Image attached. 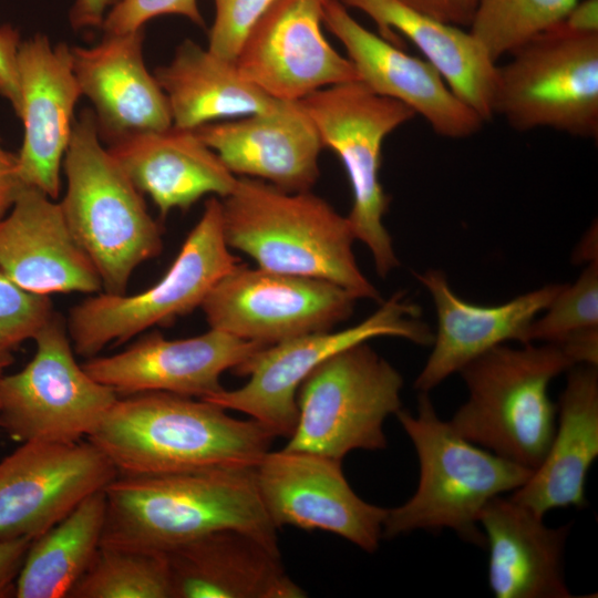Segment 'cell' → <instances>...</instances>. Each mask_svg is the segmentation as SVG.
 Masks as SVG:
<instances>
[{"label":"cell","mask_w":598,"mask_h":598,"mask_svg":"<svg viewBox=\"0 0 598 598\" xmlns=\"http://www.w3.org/2000/svg\"><path fill=\"white\" fill-rule=\"evenodd\" d=\"M169 392L118 396L86 440L121 476L255 466L276 436L259 422Z\"/></svg>","instance_id":"cell-1"},{"label":"cell","mask_w":598,"mask_h":598,"mask_svg":"<svg viewBox=\"0 0 598 598\" xmlns=\"http://www.w3.org/2000/svg\"><path fill=\"white\" fill-rule=\"evenodd\" d=\"M101 545L165 553L209 533L234 528L277 544L255 466L121 476L105 488Z\"/></svg>","instance_id":"cell-2"},{"label":"cell","mask_w":598,"mask_h":598,"mask_svg":"<svg viewBox=\"0 0 598 598\" xmlns=\"http://www.w3.org/2000/svg\"><path fill=\"white\" fill-rule=\"evenodd\" d=\"M220 202L226 244L248 255L257 267L323 279L358 299L382 301L358 266L348 218L323 198L238 177Z\"/></svg>","instance_id":"cell-3"},{"label":"cell","mask_w":598,"mask_h":598,"mask_svg":"<svg viewBox=\"0 0 598 598\" xmlns=\"http://www.w3.org/2000/svg\"><path fill=\"white\" fill-rule=\"evenodd\" d=\"M62 169L60 206L73 238L94 265L102 291L126 293L134 270L161 254L162 231L143 194L102 145L90 109L75 118Z\"/></svg>","instance_id":"cell-4"},{"label":"cell","mask_w":598,"mask_h":598,"mask_svg":"<svg viewBox=\"0 0 598 598\" xmlns=\"http://www.w3.org/2000/svg\"><path fill=\"white\" fill-rule=\"evenodd\" d=\"M395 414L416 451L420 481L408 502L388 509L382 537L451 528L463 540L486 546L477 526L483 507L524 485L533 470L462 437L439 417L426 392L419 394L416 415L402 409Z\"/></svg>","instance_id":"cell-5"},{"label":"cell","mask_w":598,"mask_h":598,"mask_svg":"<svg viewBox=\"0 0 598 598\" xmlns=\"http://www.w3.org/2000/svg\"><path fill=\"white\" fill-rule=\"evenodd\" d=\"M574 365L556 342L496 346L458 371L468 398L448 423L468 442L534 471L556 427L549 383Z\"/></svg>","instance_id":"cell-6"},{"label":"cell","mask_w":598,"mask_h":598,"mask_svg":"<svg viewBox=\"0 0 598 598\" xmlns=\"http://www.w3.org/2000/svg\"><path fill=\"white\" fill-rule=\"evenodd\" d=\"M239 264L224 238L221 202L212 196L155 285L135 295L100 291L70 309L65 324L75 354L93 358L111 343L125 342L190 313Z\"/></svg>","instance_id":"cell-7"},{"label":"cell","mask_w":598,"mask_h":598,"mask_svg":"<svg viewBox=\"0 0 598 598\" xmlns=\"http://www.w3.org/2000/svg\"><path fill=\"white\" fill-rule=\"evenodd\" d=\"M497 65L493 114L517 131L553 128L598 136V33L561 21L537 34Z\"/></svg>","instance_id":"cell-8"},{"label":"cell","mask_w":598,"mask_h":598,"mask_svg":"<svg viewBox=\"0 0 598 598\" xmlns=\"http://www.w3.org/2000/svg\"><path fill=\"white\" fill-rule=\"evenodd\" d=\"M316 125L323 147L341 161L351 187L347 216L354 239L371 252L385 277L399 266L383 224L389 196L380 182L382 147L393 131L415 116L405 104L381 96L359 80L320 89L299 101Z\"/></svg>","instance_id":"cell-9"},{"label":"cell","mask_w":598,"mask_h":598,"mask_svg":"<svg viewBox=\"0 0 598 598\" xmlns=\"http://www.w3.org/2000/svg\"><path fill=\"white\" fill-rule=\"evenodd\" d=\"M368 342L337 352L305 378L285 450L342 461L353 450L386 446L383 423L401 409L403 379Z\"/></svg>","instance_id":"cell-10"},{"label":"cell","mask_w":598,"mask_h":598,"mask_svg":"<svg viewBox=\"0 0 598 598\" xmlns=\"http://www.w3.org/2000/svg\"><path fill=\"white\" fill-rule=\"evenodd\" d=\"M380 303L372 315L350 328L309 333L261 348L234 370L238 375H248L243 386L223 389L203 400L245 413L275 436L289 439L298 422V388L323 360L379 337L432 344L434 334L420 320V307L403 291Z\"/></svg>","instance_id":"cell-11"},{"label":"cell","mask_w":598,"mask_h":598,"mask_svg":"<svg viewBox=\"0 0 598 598\" xmlns=\"http://www.w3.org/2000/svg\"><path fill=\"white\" fill-rule=\"evenodd\" d=\"M35 352L20 371L0 377V427L17 442H76L86 437L118 399L74 358L60 316L33 338Z\"/></svg>","instance_id":"cell-12"},{"label":"cell","mask_w":598,"mask_h":598,"mask_svg":"<svg viewBox=\"0 0 598 598\" xmlns=\"http://www.w3.org/2000/svg\"><path fill=\"white\" fill-rule=\"evenodd\" d=\"M357 300L323 279L240 262L213 287L200 308L212 329L270 346L331 330L351 316Z\"/></svg>","instance_id":"cell-13"},{"label":"cell","mask_w":598,"mask_h":598,"mask_svg":"<svg viewBox=\"0 0 598 598\" xmlns=\"http://www.w3.org/2000/svg\"><path fill=\"white\" fill-rule=\"evenodd\" d=\"M116 476L87 440L23 442L0 461V537H38Z\"/></svg>","instance_id":"cell-14"},{"label":"cell","mask_w":598,"mask_h":598,"mask_svg":"<svg viewBox=\"0 0 598 598\" xmlns=\"http://www.w3.org/2000/svg\"><path fill=\"white\" fill-rule=\"evenodd\" d=\"M255 478L276 528L321 529L368 553L378 549L388 509L354 493L341 461L301 451H268L255 465Z\"/></svg>","instance_id":"cell-15"},{"label":"cell","mask_w":598,"mask_h":598,"mask_svg":"<svg viewBox=\"0 0 598 598\" xmlns=\"http://www.w3.org/2000/svg\"><path fill=\"white\" fill-rule=\"evenodd\" d=\"M323 0H276L245 40L235 64L277 100L300 101L342 82L358 80L347 56L322 32Z\"/></svg>","instance_id":"cell-16"},{"label":"cell","mask_w":598,"mask_h":598,"mask_svg":"<svg viewBox=\"0 0 598 598\" xmlns=\"http://www.w3.org/2000/svg\"><path fill=\"white\" fill-rule=\"evenodd\" d=\"M17 75V115L23 124V141L17 154L19 176L25 186L56 199L74 110L82 96L71 47L64 42L52 44L45 34L35 33L18 47Z\"/></svg>","instance_id":"cell-17"},{"label":"cell","mask_w":598,"mask_h":598,"mask_svg":"<svg viewBox=\"0 0 598 598\" xmlns=\"http://www.w3.org/2000/svg\"><path fill=\"white\" fill-rule=\"evenodd\" d=\"M322 23L346 49L359 81L409 106L437 135L462 140L482 128L483 118L452 92L429 61L364 28L340 0H323Z\"/></svg>","instance_id":"cell-18"},{"label":"cell","mask_w":598,"mask_h":598,"mask_svg":"<svg viewBox=\"0 0 598 598\" xmlns=\"http://www.w3.org/2000/svg\"><path fill=\"white\" fill-rule=\"evenodd\" d=\"M266 346L216 329L186 339L143 336L124 351L82 364L95 381L118 395L169 392L197 399L220 390V377Z\"/></svg>","instance_id":"cell-19"},{"label":"cell","mask_w":598,"mask_h":598,"mask_svg":"<svg viewBox=\"0 0 598 598\" xmlns=\"http://www.w3.org/2000/svg\"><path fill=\"white\" fill-rule=\"evenodd\" d=\"M196 134L237 177L307 192L319 175L320 135L299 101L281 100L265 112L205 124Z\"/></svg>","instance_id":"cell-20"},{"label":"cell","mask_w":598,"mask_h":598,"mask_svg":"<svg viewBox=\"0 0 598 598\" xmlns=\"http://www.w3.org/2000/svg\"><path fill=\"white\" fill-rule=\"evenodd\" d=\"M0 270L37 295L102 291L99 274L73 238L60 203L30 186L0 219Z\"/></svg>","instance_id":"cell-21"},{"label":"cell","mask_w":598,"mask_h":598,"mask_svg":"<svg viewBox=\"0 0 598 598\" xmlns=\"http://www.w3.org/2000/svg\"><path fill=\"white\" fill-rule=\"evenodd\" d=\"M144 29L104 33L92 47H71L81 94L90 100L106 144L173 125L165 93L143 59Z\"/></svg>","instance_id":"cell-22"},{"label":"cell","mask_w":598,"mask_h":598,"mask_svg":"<svg viewBox=\"0 0 598 598\" xmlns=\"http://www.w3.org/2000/svg\"><path fill=\"white\" fill-rule=\"evenodd\" d=\"M430 292L437 316L433 350L414 388L429 392L473 359L506 341L526 343L530 323L545 311L565 283H550L497 306L465 301L437 269L415 274Z\"/></svg>","instance_id":"cell-23"},{"label":"cell","mask_w":598,"mask_h":598,"mask_svg":"<svg viewBox=\"0 0 598 598\" xmlns=\"http://www.w3.org/2000/svg\"><path fill=\"white\" fill-rule=\"evenodd\" d=\"M172 598H302L278 544L227 528L165 551Z\"/></svg>","instance_id":"cell-24"},{"label":"cell","mask_w":598,"mask_h":598,"mask_svg":"<svg viewBox=\"0 0 598 598\" xmlns=\"http://www.w3.org/2000/svg\"><path fill=\"white\" fill-rule=\"evenodd\" d=\"M135 187L151 197L162 217L188 209L206 195L228 196L238 177L194 130L174 125L106 144Z\"/></svg>","instance_id":"cell-25"},{"label":"cell","mask_w":598,"mask_h":598,"mask_svg":"<svg viewBox=\"0 0 598 598\" xmlns=\"http://www.w3.org/2000/svg\"><path fill=\"white\" fill-rule=\"evenodd\" d=\"M489 550L488 584L496 598H570L563 555L570 525L550 528L543 516L502 495L480 514Z\"/></svg>","instance_id":"cell-26"},{"label":"cell","mask_w":598,"mask_h":598,"mask_svg":"<svg viewBox=\"0 0 598 598\" xmlns=\"http://www.w3.org/2000/svg\"><path fill=\"white\" fill-rule=\"evenodd\" d=\"M568 372L546 455L511 496L542 516L554 508L586 506V478L598 455V368L577 364Z\"/></svg>","instance_id":"cell-27"},{"label":"cell","mask_w":598,"mask_h":598,"mask_svg":"<svg viewBox=\"0 0 598 598\" xmlns=\"http://www.w3.org/2000/svg\"><path fill=\"white\" fill-rule=\"evenodd\" d=\"M378 25L392 42L394 31L410 40L442 75L452 92L484 122L493 114L497 64L464 28L442 22L399 0H340Z\"/></svg>","instance_id":"cell-28"},{"label":"cell","mask_w":598,"mask_h":598,"mask_svg":"<svg viewBox=\"0 0 598 598\" xmlns=\"http://www.w3.org/2000/svg\"><path fill=\"white\" fill-rule=\"evenodd\" d=\"M153 74L166 95L173 125L179 128L265 112L281 101L246 79L235 62L192 40L183 41Z\"/></svg>","instance_id":"cell-29"},{"label":"cell","mask_w":598,"mask_h":598,"mask_svg":"<svg viewBox=\"0 0 598 598\" xmlns=\"http://www.w3.org/2000/svg\"><path fill=\"white\" fill-rule=\"evenodd\" d=\"M106 516L104 489L82 501L68 516L31 540L14 597H68L101 545Z\"/></svg>","instance_id":"cell-30"},{"label":"cell","mask_w":598,"mask_h":598,"mask_svg":"<svg viewBox=\"0 0 598 598\" xmlns=\"http://www.w3.org/2000/svg\"><path fill=\"white\" fill-rule=\"evenodd\" d=\"M69 598H172L166 555L100 545Z\"/></svg>","instance_id":"cell-31"},{"label":"cell","mask_w":598,"mask_h":598,"mask_svg":"<svg viewBox=\"0 0 598 598\" xmlns=\"http://www.w3.org/2000/svg\"><path fill=\"white\" fill-rule=\"evenodd\" d=\"M578 0H476L468 31L494 62L563 21Z\"/></svg>","instance_id":"cell-32"},{"label":"cell","mask_w":598,"mask_h":598,"mask_svg":"<svg viewBox=\"0 0 598 598\" xmlns=\"http://www.w3.org/2000/svg\"><path fill=\"white\" fill-rule=\"evenodd\" d=\"M543 312L530 323L526 343L559 342L598 327V261H590L574 283H565Z\"/></svg>","instance_id":"cell-33"},{"label":"cell","mask_w":598,"mask_h":598,"mask_svg":"<svg viewBox=\"0 0 598 598\" xmlns=\"http://www.w3.org/2000/svg\"><path fill=\"white\" fill-rule=\"evenodd\" d=\"M54 313L49 296L21 288L0 270V349L33 339Z\"/></svg>","instance_id":"cell-34"},{"label":"cell","mask_w":598,"mask_h":598,"mask_svg":"<svg viewBox=\"0 0 598 598\" xmlns=\"http://www.w3.org/2000/svg\"><path fill=\"white\" fill-rule=\"evenodd\" d=\"M214 22L207 49L235 62L250 31L276 0H213Z\"/></svg>","instance_id":"cell-35"},{"label":"cell","mask_w":598,"mask_h":598,"mask_svg":"<svg viewBox=\"0 0 598 598\" xmlns=\"http://www.w3.org/2000/svg\"><path fill=\"white\" fill-rule=\"evenodd\" d=\"M181 16L198 27L205 21L197 0H118L107 12L103 33H128L144 29L145 23L161 16Z\"/></svg>","instance_id":"cell-36"},{"label":"cell","mask_w":598,"mask_h":598,"mask_svg":"<svg viewBox=\"0 0 598 598\" xmlns=\"http://www.w3.org/2000/svg\"><path fill=\"white\" fill-rule=\"evenodd\" d=\"M20 35L9 24L0 27V95L8 100L16 114L19 111L17 52Z\"/></svg>","instance_id":"cell-37"},{"label":"cell","mask_w":598,"mask_h":598,"mask_svg":"<svg viewBox=\"0 0 598 598\" xmlns=\"http://www.w3.org/2000/svg\"><path fill=\"white\" fill-rule=\"evenodd\" d=\"M31 540L29 537H0V598L14 596Z\"/></svg>","instance_id":"cell-38"},{"label":"cell","mask_w":598,"mask_h":598,"mask_svg":"<svg viewBox=\"0 0 598 598\" xmlns=\"http://www.w3.org/2000/svg\"><path fill=\"white\" fill-rule=\"evenodd\" d=\"M408 7L442 22L468 28L476 0H399Z\"/></svg>","instance_id":"cell-39"},{"label":"cell","mask_w":598,"mask_h":598,"mask_svg":"<svg viewBox=\"0 0 598 598\" xmlns=\"http://www.w3.org/2000/svg\"><path fill=\"white\" fill-rule=\"evenodd\" d=\"M24 186L19 176L18 155L0 145V219L11 209Z\"/></svg>","instance_id":"cell-40"},{"label":"cell","mask_w":598,"mask_h":598,"mask_svg":"<svg viewBox=\"0 0 598 598\" xmlns=\"http://www.w3.org/2000/svg\"><path fill=\"white\" fill-rule=\"evenodd\" d=\"M118 0H74L70 9V23L73 30L100 28L107 12Z\"/></svg>","instance_id":"cell-41"},{"label":"cell","mask_w":598,"mask_h":598,"mask_svg":"<svg viewBox=\"0 0 598 598\" xmlns=\"http://www.w3.org/2000/svg\"><path fill=\"white\" fill-rule=\"evenodd\" d=\"M561 22L577 32L598 33V0H578Z\"/></svg>","instance_id":"cell-42"},{"label":"cell","mask_w":598,"mask_h":598,"mask_svg":"<svg viewBox=\"0 0 598 598\" xmlns=\"http://www.w3.org/2000/svg\"><path fill=\"white\" fill-rule=\"evenodd\" d=\"M14 357L12 350L0 349V377L4 374V371L13 363Z\"/></svg>","instance_id":"cell-43"}]
</instances>
